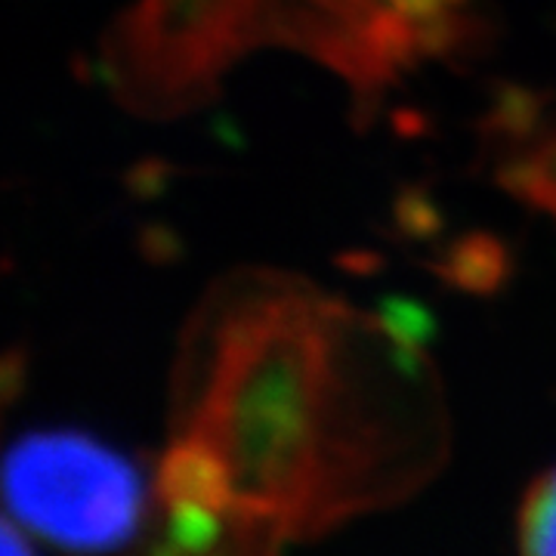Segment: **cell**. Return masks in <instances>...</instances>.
I'll list each match as a JSON object with an SVG mask.
<instances>
[{"label": "cell", "mask_w": 556, "mask_h": 556, "mask_svg": "<svg viewBox=\"0 0 556 556\" xmlns=\"http://www.w3.org/2000/svg\"><path fill=\"white\" fill-rule=\"evenodd\" d=\"M430 269L455 291L489 298L514 276V254L492 232H467L448 241L439 257L430 260Z\"/></svg>", "instance_id": "obj_6"}, {"label": "cell", "mask_w": 556, "mask_h": 556, "mask_svg": "<svg viewBox=\"0 0 556 556\" xmlns=\"http://www.w3.org/2000/svg\"><path fill=\"white\" fill-rule=\"evenodd\" d=\"M522 556H556V467L529 485L519 507Z\"/></svg>", "instance_id": "obj_7"}, {"label": "cell", "mask_w": 556, "mask_h": 556, "mask_svg": "<svg viewBox=\"0 0 556 556\" xmlns=\"http://www.w3.org/2000/svg\"><path fill=\"white\" fill-rule=\"evenodd\" d=\"M7 514L65 554L115 556L139 538L146 477L127 455L80 430H35L7 452Z\"/></svg>", "instance_id": "obj_3"}, {"label": "cell", "mask_w": 556, "mask_h": 556, "mask_svg": "<svg viewBox=\"0 0 556 556\" xmlns=\"http://www.w3.org/2000/svg\"><path fill=\"white\" fill-rule=\"evenodd\" d=\"M195 334L179 439L211 460L226 517L316 529L378 497L365 473L399 489L371 457L396 408L371 402L420 380V346L281 278L229 288Z\"/></svg>", "instance_id": "obj_1"}, {"label": "cell", "mask_w": 556, "mask_h": 556, "mask_svg": "<svg viewBox=\"0 0 556 556\" xmlns=\"http://www.w3.org/2000/svg\"><path fill=\"white\" fill-rule=\"evenodd\" d=\"M263 40L294 43L353 87L378 65L368 0H139L109 40V68L130 105L177 112Z\"/></svg>", "instance_id": "obj_2"}, {"label": "cell", "mask_w": 556, "mask_h": 556, "mask_svg": "<svg viewBox=\"0 0 556 556\" xmlns=\"http://www.w3.org/2000/svg\"><path fill=\"white\" fill-rule=\"evenodd\" d=\"M399 60H448L479 40L477 0H368Z\"/></svg>", "instance_id": "obj_4"}, {"label": "cell", "mask_w": 556, "mask_h": 556, "mask_svg": "<svg viewBox=\"0 0 556 556\" xmlns=\"http://www.w3.org/2000/svg\"><path fill=\"white\" fill-rule=\"evenodd\" d=\"M25 529H22L16 519L7 517L3 522V556H35V551L28 547V541L22 535Z\"/></svg>", "instance_id": "obj_9"}, {"label": "cell", "mask_w": 556, "mask_h": 556, "mask_svg": "<svg viewBox=\"0 0 556 556\" xmlns=\"http://www.w3.org/2000/svg\"><path fill=\"white\" fill-rule=\"evenodd\" d=\"M495 155V182L514 199L535 211L556 217V118H547L526 137L504 146Z\"/></svg>", "instance_id": "obj_5"}, {"label": "cell", "mask_w": 556, "mask_h": 556, "mask_svg": "<svg viewBox=\"0 0 556 556\" xmlns=\"http://www.w3.org/2000/svg\"><path fill=\"white\" fill-rule=\"evenodd\" d=\"M378 318L399 340H405V343H412V346H424V340L430 338V331H433V321L427 316V309H424L420 303H415V300H383Z\"/></svg>", "instance_id": "obj_8"}]
</instances>
